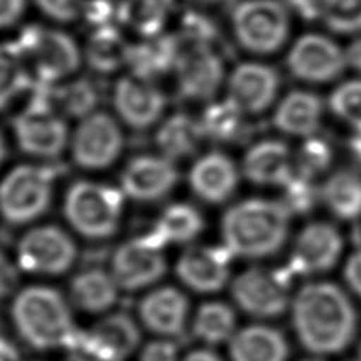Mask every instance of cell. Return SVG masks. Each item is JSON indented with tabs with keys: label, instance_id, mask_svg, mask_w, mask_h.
I'll return each instance as SVG.
<instances>
[{
	"label": "cell",
	"instance_id": "cell-1",
	"mask_svg": "<svg viewBox=\"0 0 361 361\" xmlns=\"http://www.w3.org/2000/svg\"><path fill=\"white\" fill-rule=\"evenodd\" d=\"M293 325L301 344L314 353H338L350 344L357 315L344 291L333 283H309L293 301Z\"/></svg>",
	"mask_w": 361,
	"mask_h": 361
},
{
	"label": "cell",
	"instance_id": "cell-2",
	"mask_svg": "<svg viewBox=\"0 0 361 361\" xmlns=\"http://www.w3.org/2000/svg\"><path fill=\"white\" fill-rule=\"evenodd\" d=\"M290 210L282 201L248 199L223 216L226 250L240 258H264L280 250L288 235Z\"/></svg>",
	"mask_w": 361,
	"mask_h": 361
},
{
	"label": "cell",
	"instance_id": "cell-3",
	"mask_svg": "<svg viewBox=\"0 0 361 361\" xmlns=\"http://www.w3.org/2000/svg\"><path fill=\"white\" fill-rule=\"evenodd\" d=\"M11 317L21 338L39 350L68 347L78 334L64 298L49 286H29L15 298Z\"/></svg>",
	"mask_w": 361,
	"mask_h": 361
},
{
	"label": "cell",
	"instance_id": "cell-4",
	"mask_svg": "<svg viewBox=\"0 0 361 361\" xmlns=\"http://www.w3.org/2000/svg\"><path fill=\"white\" fill-rule=\"evenodd\" d=\"M123 212V195L114 186L77 182L68 188L64 214L77 233L90 239H105L116 233Z\"/></svg>",
	"mask_w": 361,
	"mask_h": 361
},
{
	"label": "cell",
	"instance_id": "cell-5",
	"mask_svg": "<svg viewBox=\"0 0 361 361\" xmlns=\"http://www.w3.org/2000/svg\"><path fill=\"white\" fill-rule=\"evenodd\" d=\"M53 166H18L0 182V214L8 223L24 225L45 214L58 176Z\"/></svg>",
	"mask_w": 361,
	"mask_h": 361
},
{
	"label": "cell",
	"instance_id": "cell-6",
	"mask_svg": "<svg viewBox=\"0 0 361 361\" xmlns=\"http://www.w3.org/2000/svg\"><path fill=\"white\" fill-rule=\"evenodd\" d=\"M11 45L21 56L24 66H32L35 82L54 83L72 73L80 64L75 42L58 30L29 26Z\"/></svg>",
	"mask_w": 361,
	"mask_h": 361
},
{
	"label": "cell",
	"instance_id": "cell-7",
	"mask_svg": "<svg viewBox=\"0 0 361 361\" xmlns=\"http://www.w3.org/2000/svg\"><path fill=\"white\" fill-rule=\"evenodd\" d=\"M240 45L253 53H272L288 35V15L277 0H245L233 15Z\"/></svg>",
	"mask_w": 361,
	"mask_h": 361
},
{
	"label": "cell",
	"instance_id": "cell-8",
	"mask_svg": "<svg viewBox=\"0 0 361 361\" xmlns=\"http://www.w3.org/2000/svg\"><path fill=\"white\" fill-rule=\"evenodd\" d=\"M291 272L283 269L252 267L234 280L231 293L244 312L259 319H272L285 312L288 306Z\"/></svg>",
	"mask_w": 361,
	"mask_h": 361
},
{
	"label": "cell",
	"instance_id": "cell-9",
	"mask_svg": "<svg viewBox=\"0 0 361 361\" xmlns=\"http://www.w3.org/2000/svg\"><path fill=\"white\" fill-rule=\"evenodd\" d=\"M77 258V247L58 226H40L24 235L18 244V263L24 271L59 276Z\"/></svg>",
	"mask_w": 361,
	"mask_h": 361
},
{
	"label": "cell",
	"instance_id": "cell-10",
	"mask_svg": "<svg viewBox=\"0 0 361 361\" xmlns=\"http://www.w3.org/2000/svg\"><path fill=\"white\" fill-rule=\"evenodd\" d=\"M163 248L164 245L152 234L123 244L111 259V276L115 277L118 286L134 291L158 282L166 272Z\"/></svg>",
	"mask_w": 361,
	"mask_h": 361
},
{
	"label": "cell",
	"instance_id": "cell-11",
	"mask_svg": "<svg viewBox=\"0 0 361 361\" xmlns=\"http://www.w3.org/2000/svg\"><path fill=\"white\" fill-rule=\"evenodd\" d=\"M21 150L39 158H56L67 143V126L58 111L48 105L30 101L13 121Z\"/></svg>",
	"mask_w": 361,
	"mask_h": 361
},
{
	"label": "cell",
	"instance_id": "cell-12",
	"mask_svg": "<svg viewBox=\"0 0 361 361\" xmlns=\"http://www.w3.org/2000/svg\"><path fill=\"white\" fill-rule=\"evenodd\" d=\"M123 148L118 124L107 114H91L80 124L72 140L73 161L83 169L99 171L114 164Z\"/></svg>",
	"mask_w": 361,
	"mask_h": 361
},
{
	"label": "cell",
	"instance_id": "cell-13",
	"mask_svg": "<svg viewBox=\"0 0 361 361\" xmlns=\"http://www.w3.org/2000/svg\"><path fill=\"white\" fill-rule=\"evenodd\" d=\"M291 73L306 82L325 83L344 72L347 59L339 47L323 35H304L286 59Z\"/></svg>",
	"mask_w": 361,
	"mask_h": 361
},
{
	"label": "cell",
	"instance_id": "cell-14",
	"mask_svg": "<svg viewBox=\"0 0 361 361\" xmlns=\"http://www.w3.org/2000/svg\"><path fill=\"white\" fill-rule=\"evenodd\" d=\"M342 250L338 229L328 223H312L298 235L286 269L291 276L325 272L336 264Z\"/></svg>",
	"mask_w": 361,
	"mask_h": 361
},
{
	"label": "cell",
	"instance_id": "cell-15",
	"mask_svg": "<svg viewBox=\"0 0 361 361\" xmlns=\"http://www.w3.org/2000/svg\"><path fill=\"white\" fill-rule=\"evenodd\" d=\"M77 339L97 361H124L139 345L140 331L128 314H111Z\"/></svg>",
	"mask_w": 361,
	"mask_h": 361
},
{
	"label": "cell",
	"instance_id": "cell-16",
	"mask_svg": "<svg viewBox=\"0 0 361 361\" xmlns=\"http://www.w3.org/2000/svg\"><path fill=\"white\" fill-rule=\"evenodd\" d=\"M231 257L226 247H190L177 261V276L191 290L215 293L228 282Z\"/></svg>",
	"mask_w": 361,
	"mask_h": 361
},
{
	"label": "cell",
	"instance_id": "cell-17",
	"mask_svg": "<svg viewBox=\"0 0 361 361\" xmlns=\"http://www.w3.org/2000/svg\"><path fill=\"white\" fill-rule=\"evenodd\" d=\"M178 171L166 157H139L130 161L121 176L124 195L140 202L163 199L176 188Z\"/></svg>",
	"mask_w": 361,
	"mask_h": 361
},
{
	"label": "cell",
	"instance_id": "cell-18",
	"mask_svg": "<svg viewBox=\"0 0 361 361\" xmlns=\"http://www.w3.org/2000/svg\"><path fill=\"white\" fill-rule=\"evenodd\" d=\"M177 78L180 92L188 99H209L219 91L223 62L209 47H180Z\"/></svg>",
	"mask_w": 361,
	"mask_h": 361
},
{
	"label": "cell",
	"instance_id": "cell-19",
	"mask_svg": "<svg viewBox=\"0 0 361 361\" xmlns=\"http://www.w3.org/2000/svg\"><path fill=\"white\" fill-rule=\"evenodd\" d=\"M115 109L130 128L145 129L158 121L166 105L163 92L137 77L123 78L115 86Z\"/></svg>",
	"mask_w": 361,
	"mask_h": 361
},
{
	"label": "cell",
	"instance_id": "cell-20",
	"mask_svg": "<svg viewBox=\"0 0 361 361\" xmlns=\"http://www.w3.org/2000/svg\"><path fill=\"white\" fill-rule=\"evenodd\" d=\"M279 88L276 71L263 64H242L229 78V99L248 111L259 114L269 107Z\"/></svg>",
	"mask_w": 361,
	"mask_h": 361
},
{
	"label": "cell",
	"instance_id": "cell-21",
	"mask_svg": "<svg viewBox=\"0 0 361 361\" xmlns=\"http://www.w3.org/2000/svg\"><path fill=\"white\" fill-rule=\"evenodd\" d=\"M190 185L202 201L221 204L238 188V169L226 154L209 153L191 167Z\"/></svg>",
	"mask_w": 361,
	"mask_h": 361
},
{
	"label": "cell",
	"instance_id": "cell-22",
	"mask_svg": "<svg viewBox=\"0 0 361 361\" xmlns=\"http://www.w3.org/2000/svg\"><path fill=\"white\" fill-rule=\"evenodd\" d=\"M139 310L142 322L153 333L178 336L185 329L188 300L177 288L164 286L143 298Z\"/></svg>",
	"mask_w": 361,
	"mask_h": 361
},
{
	"label": "cell",
	"instance_id": "cell-23",
	"mask_svg": "<svg viewBox=\"0 0 361 361\" xmlns=\"http://www.w3.org/2000/svg\"><path fill=\"white\" fill-rule=\"evenodd\" d=\"M30 88L34 92V97L30 101L45 104L54 111H61V114L73 118L90 116L99 99L96 85L86 78L75 80L64 86L35 82Z\"/></svg>",
	"mask_w": 361,
	"mask_h": 361
},
{
	"label": "cell",
	"instance_id": "cell-24",
	"mask_svg": "<svg viewBox=\"0 0 361 361\" xmlns=\"http://www.w3.org/2000/svg\"><path fill=\"white\" fill-rule=\"evenodd\" d=\"M293 159L288 147L279 140L253 145L244 159V173L257 185H285L293 176Z\"/></svg>",
	"mask_w": 361,
	"mask_h": 361
},
{
	"label": "cell",
	"instance_id": "cell-25",
	"mask_svg": "<svg viewBox=\"0 0 361 361\" xmlns=\"http://www.w3.org/2000/svg\"><path fill=\"white\" fill-rule=\"evenodd\" d=\"M229 355L233 361H286L288 344L279 329L253 325L233 336Z\"/></svg>",
	"mask_w": 361,
	"mask_h": 361
},
{
	"label": "cell",
	"instance_id": "cell-26",
	"mask_svg": "<svg viewBox=\"0 0 361 361\" xmlns=\"http://www.w3.org/2000/svg\"><path fill=\"white\" fill-rule=\"evenodd\" d=\"M180 49L182 48L177 37H150L148 42L129 47L126 64L134 77L152 82L153 78L177 66Z\"/></svg>",
	"mask_w": 361,
	"mask_h": 361
},
{
	"label": "cell",
	"instance_id": "cell-27",
	"mask_svg": "<svg viewBox=\"0 0 361 361\" xmlns=\"http://www.w3.org/2000/svg\"><path fill=\"white\" fill-rule=\"evenodd\" d=\"M323 104L319 96L295 91L286 96L274 115V124L286 134L312 135L320 126Z\"/></svg>",
	"mask_w": 361,
	"mask_h": 361
},
{
	"label": "cell",
	"instance_id": "cell-28",
	"mask_svg": "<svg viewBox=\"0 0 361 361\" xmlns=\"http://www.w3.org/2000/svg\"><path fill=\"white\" fill-rule=\"evenodd\" d=\"M116 280L102 269L80 272L71 282V300L85 312L99 314L109 310L116 302Z\"/></svg>",
	"mask_w": 361,
	"mask_h": 361
},
{
	"label": "cell",
	"instance_id": "cell-29",
	"mask_svg": "<svg viewBox=\"0 0 361 361\" xmlns=\"http://www.w3.org/2000/svg\"><path fill=\"white\" fill-rule=\"evenodd\" d=\"M204 229V219L190 204H172L167 207L152 229V235L159 244H185Z\"/></svg>",
	"mask_w": 361,
	"mask_h": 361
},
{
	"label": "cell",
	"instance_id": "cell-30",
	"mask_svg": "<svg viewBox=\"0 0 361 361\" xmlns=\"http://www.w3.org/2000/svg\"><path fill=\"white\" fill-rule=\"evenodd\" d=\"M320 196L328 209L342 220L361 216V176L353 171H339L322 186Z\"/></svg>",
	"mask_w": 361,
	"mask_h": 361
},
{
	"label": "cell",
	"instance_id": "cell-31",
	"mask_svg": "<svg viewBox=\"0 0 361 361\" xmlns=\"http://www.w3.org/2000/svg\"><path fill=\"white\" fill-rule=\"evenodd\" d=\"M204 137L201 124L191 116L178 114L171 116L157 134V145L166 158L180 159L196 152Z\"/></svg>",
	"mask_w": 361,
	"mask_h": 361
},
{
	"label": "cell",
	"instance_id": "cell-32",
	"mask_svg": "<svg viewBox=\"0 0 361 361\" xmlns=\"http://www.w3.org/2000/svg\"><path fill=\"white\" fill-rule=\"evenodd\" d=\"M173 0H123L118 5L120 21L137 32L150 37L159 35L172 10Z\"/></svg>",
	"mask_w": 361,
	"mask_h": 361
},
{
	"label": "cell",
	"instance_id": "cell-33",
	"mask_svg": "<svg viewBox=\"0 0 361 361\" xmlns=\"http://www.w3.org/2000/svg\"><path fill=\"white\" fill-rule=\"evenodd\" d=\"M244 114L233 99L210 104L199 124L204 137L215 142H233L244 133Z\"/></svg>",
	"mask_w": 361,
	"mask_h": 361
},
{
	"label": "cell",
	"instance_id": "cell-34",
	"mask_svg": "<svg viewBox=\"0 0 361 361\" xmlns=\"http://www.w3.org/2000/svg\"><path fill=\"white\" fill-rule=\"evenodd\" d=\"M128 49L121 34L115 26L96 29L86 48L90 66L97 72H114L128 59Z\"/></svg>",
	"mask_w": 361,
	"mask_h": 361
},
{
	"label": "cell",
	"instance_id": "cell-35",
	"mask_svg": "<svg viewBox=\"0 0 361 361\" xmlns=\"http://www.w3.org/2000/svg\"><path fill=\"white\" fill-rule=\"evenodd\" d=\"M234 328L235 315L231 307L223 302H207L199 307L192 331L207 344H221L233 338Z\"/></svg>",
	"mask_w": 361,
	"mask_h": 361
},
{
	"label": "cell",
	"instance_id": "cell-36",
	"mask_svg": "<svg viewBox=\"0 0 361 361\" xmlns=\"http://www.w3.org/2000/svg\"><path fill=\"white\" fill-rule=\"evenodd\" d=\"M32 86L29 73L24 68L21 56L15 47L0 45V110L7 107L13 99Z\"/></svg>",
	"mask_w": 361,
	"mask_h": 361
},
{
	"label": "cell",
	"instance_id": "cell-37",
	"mask_svg": "<svg viewBox=\"0 0 361 361\" xmlns=\"http://www.w3.org/2000/svg\"><path fill=\"white\" fill-rule=\"evenodd\" d=\"M322 16L334 32H358L361 30V0H326Z\"/></svg>",
	"mask_w": 361,
	"mask_h": 361
},
{
	"label": "cell",
	"instance_id": "cell-38",
	"mask_svg": "<svg viewBox=\"0 0 361 361\" xmlns=\"http://www.w3.org/2000/svg\"><path fill=\"white\" fill-rule=\"evenodd\" d=\"M333 153L328 143L322 139H309L293 159V171L301 177L312 180L331 163Z\"/></svg>",
	"mask_w": 361,
	"mask_h": 361
},
{
	"label": "cell",
	"instance_id": "cell-39",
	"mask_svg": "<svg viewBox=\"0 0 361 361\" xmlns=\"http://www.w3.org/2000/svg\"><path fill=\"white\" fill-rule=\"evenodd\" d=\"M329 107L361 134V82H347L336 88Z\"/></svg>",
	"mask_w": 361,
	"mask_h": 361
},
{
	"label": "cell",
	"instance_id": "cell-40",
	"mask_svg": "<svg viewBox=\"0 0 361 361\" xmlns=\"http://www.w3.org/2000/svg\"><path fill=\"white\" fill-rule=\"evenodd\" d=\"M320 192L317 191L310 178L301 177L293 172V176L283 185V204L290 214H307L314 209Z\"/></svg>",
	"mask_w": 361,
	"mask_h": 361
},
{
	"label": "cell",
	"instance_id": "cell-41",
	"mask_svg": "<svg viewBox=\"0 0 361 361\" xmlns=\"http://www.w3.org/2000/svg\"><path fill=\"white\" fill-rule=\"evenodd\" d=\"M219 37V30L207 16L190 11L182 21V35L178 37L180 47H209Z\"/></svg>",
	"mask_w": 361,
	"mask_h": 361
},
{
	"label": "cell",
	"instance_id": "cell-42",
	"mask_svg": "<svg viewBox=\"0 0 361 361\" xmlns=\"http://www.w3.org/2000/svg\"><path fill=\"white\" fill-rule=\"evenodd\" d=\"M43 13L58 21H72L83 11V0H35Z\"/></svg>",
	"mask_w": 361,
	"mask_h": 361
},
{
	"label": "cell",
	"instance_id": "cell-43",
	"mask_svg": "<svg viewBox=\"0 0 361 361\" xmlns=\"http://www.w3.org/2000/svg\"><path fill=\"white\" fill-rule=\"evenodd\" d=\"M83 13L94 29L114 26L115 20H120L118 7H115L110 0H91L83 7Z\"/></svg>",
	"mask_w": 361,
	"mask_h": 361
},
{
	"label": "cell",
	"instance_id": "cell-44",
	"mask_svg": "<svg viewBox=\"0 0 361 361\" xmlns=\"http://www.w3.org/2000/svg\"><path fill=\"white\" fill-rule=\"evenodd\" d=\"M140 361H177V345L171 341H153L142 350Z\"/></svg>",
	"mask_w": 361,
	"mask_h": 361
},
{
	"label": "cell",
	"instance_id": "cell-45",
	"mask_svg": "<svg viewBox=\"0 0 361 361\" xmlns=\"http://www.w3.org/2000/svg\"><path fill=\"white\" fill-rule=\"evenodd\" d=\"M18 283V274L15 266L10 263V259L5 257V253L0 250V298L8 296L15 290Z\"/></svg>",
	"mask_w": 361,
	"mask_h": 361
},
{
	"label": "cell",
	"instance_id": "cell-46",
	"mask_svg": "<svg viewBox=\"0 0 361 361\" xmlns=\"http://www.w3.org/2000/svg\"><path fill=\"white\" fill-rule=\"evenodd\" d=\"M325 2L326 0H286V4L307 21H314L323 15Z\"/></svg>",
	"mask_w": 361,
	"mask_h": 361
},
{
	"label": "cell",
	"instance_id": "cell-47",
	"mask_svg": "<svg viewBox=\"0 0 361 361\" xmlns=\"http://www.w3.org/2000/svg\"><path fill=\"white\" fill-rule=\"evenodd\" d=\"M345 280L350 288L361 296V250L355 252L350 258H348L345 269H344Z\"/></svg>",
	"mask_w": 361,
	"mask_h": 361
},
{
	"label": "cell",
	"instance_id": "cell-48",
	"mask_svg": "<svg viewBox=\"0 0 361 361\" xmlns=\"http://www.w3.org/2000/svg\"><path fill=\"white\" fill-rule=\"evenodd\" d=\"M24 0H0V29L8 27L23 13Z\"/></svg>",
	"mask_w": 361,
	"mask_h": 361
},
{
	"label": "cell",
	"instance_id": "cell-49",
	"mask_svg": "<svg viewBox=\"0 0 361 361\" xmlns=\"http://www.w3.org/2000/svg\"><path fill=\"white\" fill-rule=\"evenodd\" d=\"M347 64H350L355 71L361 72V39L355 40L345 51Z\"/></svg>",
	"mask_w": 361,
	"mask_h": 361
},
{
	"label": "cell",
	"instance_id": "cell-50",
	"mask_svg": "<svg viewBox=\"0 0 361 361\" xmlns=\"http://www.w3.org/2000/svg\"><path fill=\"white\" fill-rule=\"evenodd\" d=\"M183 361H221L219 355L212 350H196L191 352Z\"/></svg>",
	"mask_w": 361,
	"mask_h": 361
},
{
	"label": "cell",
	"instance_id": "cell-51",
	"mask_svg": "<svg viewBox=\"0 0 361 361\" xmlns=\"http://www.w3.org/2000/svg\"><path fill=\"white\" fill-rule=\"evenodd\" d=\"M350 148H352V152L355 153V157H357L361 161V134L355 137V139L350 142Z\"/></svg>",
	"mask_w": 361,
	"mask_h": 361
},
{
	"label": "cell",
	"instance_id": "cell-52",
	"mask_svg": "<svg viewBox=\"0 0 361 361\" xmlns=\"http://www.w3.org/2000/svg\"><path fill=\"white\" fill-rule=\"evenodd\" d=\"M190 2L196 4V5H201V7H209V5H216V4L226 2V0H190Z\"/></svg>",
	"mask_w": 361,
	"mask_h": 361
},
{
	"label": "cell",
	"instance_id": "cell-53",
	"mask_svg": "<svg viewBox=\"0 0 361 361\" xmlns=\"http://www.w3.org/2000/svg\"><path fill=\"white\" fill-rule=\"evenodd\" d=\"M5 154H7V148H5V140H4V135L0 133V164L4 163L5 159Z\"/></svg>",
	"mask_w": 361,
	"mask_h": 361
},
{
	"label": "cell",
	"instance_id": "cell-54",
	"mask_svg": "<svg viewBox=\"0 0 361 361\" xmlns=\"http://www.w3.org/2000/svg\"><path fill=\"white\" fill-rule=\"evenodd\" d=\"M309 361H314V360H309Z\"/></svg>",
	"mask_w": 361,
	"mask_h": 361
},
{
	"label": "cell",
	"instance_id": "cell-55",
	"mask_svg": "<svg viewBox=\"0 0 361 361\" xmlns=\"http://www.w3.org/2000/svg\"><path fill=\"white\" fill-rule=\"evenodd\" d=\"M0 361H4V360H0Z\"/></svg>",
	"mask_w": 361,
	"mask_h": 361
}]
</instances>
